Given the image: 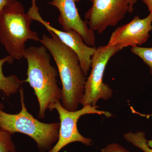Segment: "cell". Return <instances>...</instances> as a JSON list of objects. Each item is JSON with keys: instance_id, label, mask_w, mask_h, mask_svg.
<instances>
[{"instance_id": "1", "label": "cell", "mask_w": 152, "mask_h": 152, "mask_svg": "<svg viewBox=\"0 0 152 152\" xmlns=\"http://www.w3.org/2000/svg\"><path fill=\"white\" fill-rule=\"evenodd\" d=\"M49 32L51 37L43 35L39 42L48 50L56 64L62 86V105L69 111H75L83 100L86 78L75 52L53 33Z\"/></svg>"}, {"instance_id": "2", "label": "cell", "mask_w": 152, "mask_h": 152, "mask_svg": "<svg viewBox=\"0 0 152 152\" xmlns=\"http://www.w3.org/2000/svg\"><path fill=\"white\" fill-rule=\"evenodd\" d=\"M23 58L27 60L28 83L34 90L39 106V118L43 119L47 110L61 101L62 90L58 84V71L51 64L50 55L44 46H31L26 49Z\"/></svg>"}, {"instance_id": "3", "label": "cell", "mask_w": 152, "mask_h": 152, "mask_svg": "<svg viewBox=\"0 0 152 152\" xmlns=\"http://www.w3.org/2000/svg\"><path fill=\"white\" fill-rule=\"evenodd\" d=\"M32 19L22 4L14 0L0 13V42L10 56L20 59L28 40L39 42L38 34L30 28Z\"/></svg>"}, {"instance_id": "4", "label": "cell", "mask_w": 152, "mask_h": 152, "mask_svg": "<svg viewBox=\"0 0 152 152\" xmlns=\"http://www.w3.org/2000/svg\"><path fill=\"white\" fill-rule=\"evenodd\" d=\"M21 110L19 113L11 114L0 109V129L13 134L20 133L26 135L35 141L40 152L49 151L58 141L60 123L41 122L28 111L24 102L23 89L19 91Z\"/></svg>"}, {"instance_id": "5", "label": "cell", "mask_w": 152, "mask_h": 152, "mask_svg": "<svg viewBox=\"0 0 152 152\" xmlns=\"http://www.w3.org/2000/svg\"><path fill=\"white\" fill-rule=\"evenodd\" d=\"M123 49L120 46L107 45L96 48L92 58L91 71L85 83L82 105L98 107L100 99L108 100L113 96V90L103 82L104 73L110 59Z\"/></svg>"}, {"instance_id": "6", "label": "cell", "mask_w": 152, "mask_h": 152, "mask_svg": "<svg viewBox=\"0 0 152 152\" xmlns=\"http://www.w3.org/2000/svg\"><path fill=\"white\" fill-rule=\"evenodd\" d=\"M98 107L84 106L83 108L75 111H69L62 105L60 101L54 104L50 111L56 110L59 116L60 126L58 141L48 152H59L64 147L74 142H80L87 146L93 145L92 140L85 137L79 132L77 128L78 121L82 116L87 114L103 115L107 118H110L112 114L109 112L98 110Z\"/></svg>"}, {"instance_id": "7", "label": "cell", "mask_w": 152, "mask_h": 152, "mask_svg": "<svg viewBox=\"0 0 152 152\" xmlns=\"http://www.w3.org/2000/svg\"><path fill=\"white\" fill-rule=\"evenodd\" d=\"M92 7L85 14L87 25L94 32L102 34L107 28L115 26L129 11V0H89Z\"/></svg>"}, {"instance_id": "8", "label": "cell", "mask_w": 152, "mask_h": 152, "mask_svg": "<svg viewBox=\"0 0 152 152\" xmlns=\"http://www.w3.org/2000/svg\"><path fill=\"white\" fill-rule=\"evenodd\" d=\"M28 13L33 20L40 23L48 31L53 33L63 43L75 52L78 57L84 75L86 77L88 75L91 69L92 58L96 48L86 45L80 35L74 30L65 31L52 26L39 13L36 0H32V6L29 9Z\"/></svg>"}, {"instance_id": "9", "label": "cell", "mask_w": 152, "mask_h": 152, "mask_svg": "<svg viewBox=\"0 0 152 152\" xmlns=\"http://www.w3.org/2000/svg\"><path fill=\"white\" fill-rule=\"evenodd\" d=\"M152 13L144 19L136 16L128 23L118 28L112 33L108 46L119 45L123 48L140 46L150 37L152 31Z\"/></svg>"}, {"instance_id": "10", "label": "cell", "mask_w": 152, "mask_h": 152, "mask_svg": "<svg viewBox=\"0 0 152 152\" xmlns=\"http://www.w3.org/2000/svg\"><path fill=\"white\" fill-rule=\"evenodd\" d=\"M81 0H52L48 4L56 7L60 12L58 22L63 30H74L79 33L86 45L95 47L96 38L95 32L83 20L79 14L76 4Z\"/></svg>"}, {"instance_id": "11", "label": "cell", "mask_w": 152, "mask_h": 152, "mask_svg": "<svg viewBox=\"0 0 152 152\" xmlns=\"http://www.w3.org/2000/svg\"><path fill=\"white\" fill-rule=\"evenodd\" d=\"M14 60V58L10 55L0 59V91L8 97L18 93L23 83V81L20 80L15 75H11L6 77L3 73L2 68L4 64L6 63L12 64Z\"/></svg>"}, {"instance_id": "12", "label": "cell", "mask_w": 152, "mask_h": 152, "mask_svg": "<svg viewBox=\"0 0 152 152\" xmlns=\"http://www.w3.org/2000/svg\"><path fill=\"white\" fill-rule=\"evenodd\" d=\"M124 138L126 141L132 144L133 145L144 152H152V148L149 146L148 140L146 138L145 134L143 132H132L126 133Z\"/></svg>"}, {"instance_id": "13", "label": "cell", "mask_w": 152, "mask_h": 152, "mask_svg": "<svg viewBox=\"0 0 152 152\" xmlns=\"http://www.w3.org/2000/svg\"><path fill=\"white\" fill-rule=\"evenodd\" d=\"M131 51L138 56L149 67L151 75H152V47L143 48L136 46L131 48Z\"/></svg>"}, {"instance_id": "14", "label": "cell", "mask_w": 152, "mask_h": 152, "mask_svg": "<svg viewBox=\"0 0 152 152\" xmlns=\"http://www.w3.org/2000/svg\"><path fill=\"white\" fill-rule=\"evenodd\" d=\"M12 134L0 129V152H12L16 147L12 140Z\"/></svg>"}, {"instance_id": "15", "label": "cell", "mask_w": 152, "mask_h": 152, "mask_svg": "<svg viewBox=\"0 0 152 152\" xmlns=\"http://www.w3.org/2000/svg\"><path fill=\"white\" fill-rule=\"evenodd\" d=\"M100 152H130L122 146L117 143L108 145L101 149Z\"/></svg>"}, {"instance_id": "16", "label": "cell", "mask_w": 152, "mask_h": 152, "mask_svg": "<svg viewBox=\"0 0 152 152\" xmlns=\"http://www.w3.org/2000/svg\"><path fill=\"white\" fill-rule=\"evenodd\" d=\"M13 1L14 0H0V13L6 7Z\"/></svg>"}, {"instance_id": "17", "label": "cell", "mask_w": 152, "mask_h": 152, "mask_svg": "<svg viewBox=\"0 0 152 152\" xmlns=\"http://www.w3.org/2000/svg\"><path fill=\"white\" fill-rule=\"evenodd\" d=\"M147 6L150 13H152V0H142Z\"/></svg>"}, {"instance_id": "18", "label": "cell", "mask_w": 152, "mask_h": 152, "mask_svg": "<svg viewBox=\"0 0 152 152\" xmlns=\"http://www.w3.org/2000/svg\"><path fill=\"white\" fill-rule=\"evenodd\" d=\"M137 0H129V12L132 13L134 10V6L137 2Z\"/></svg>"}, {"instance_id": "19", "label": "cell", "mask_w": 152, "mask_h": 152, "mask_svg": "<svg viewBox=\"0 0 152 152\" xmlns=\"http://www.w3.org/2000/svg\"><path fill=\"white\" fill-rule=\"evenodd\" d=\"M148 144L149 146L152 148V140L148 141Z\"/></svg>"}, {"instance_id": "20", "label": "cell", "mask_w": 152, "mask_h": 152, "mask_svg": "<svg viewBox=\"0 0 152 152\" xmlns=\"http://www.w3.org/2000/svg\"><path fill=\"white\" fill-rule=\"evenodd\" d=\"M4 106L3 105V104H2L1 103H0V109H2V110H3V109H4Z\"/></svg>"}, {"instance_id": "21", "label": "cell", "mask_w": 152, "mask_h": 152, "mask_svg": "<svg viewBox=\"0 0 152 152\" xmlns=\"http://www.w3.org/2000/svg\"><path fill=\"white\" fill-rule=\"evenodd\" d=\"M12 152H20L17 151H14Z\"/></svg>"}]
</instances>
